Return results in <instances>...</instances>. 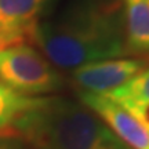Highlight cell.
Instances as JSON below:
<instances>
[{"mask_svg":"<svg viewBox=\"0 0 149 149\" xmlns=\"http://www.w3.org/2000/svg\"><path fill=\"white\" fill-rule=\"evenodd\" d=\"M35 43L66 70L127 55L123 0H69L51 19L39 22Z\"/></svg>","mask_w":149,"mask_h":149,"instance_id":"obj_1","label":"cell"},{"mask_svg":"<svg viewBox=\"0 0 149 149\" xmlns=\"http://www.w3.org/2000/svg\"><path fill=\"white\" fill-rule=\"evenodd\" d=\"M13 128L36 149H131L81 102L59 97L40 98Z\"/></svg>","mask_w":149,"mask_h":149,"instance_id":"obj_2","label":"cell"},{"mask_svg":"<svg viewBox=\"0 0 149 149\" xmlns=\"http://www.w3.org/2000/svg\"><path fill=\"white\" fill-rule=\"evenodd\" d=\"M0 81L26 97L48 94L64 87L62 76L31 44L0 50Z\"/></svg>","mask_w":149,"mask_h":149,"instance_id":"obj_3","label":"cell"},{"mask_svg":"<svg viewBox=\"0 0 149 149\" xmlns=\"http://www.w3.org/2000/svg\"><path fill=\"white\" fill-rule=\"evenodd\" d=\"M145 68L148 64L142 59L112 58L81 65L72 70L70 77L80 93L105 95L126 84Z\"/></svg>","mask_w":149,"mask_h":149,"instance_id":"obj_4","label":"cell"},{"mask_svg":"<svg viewBox=\"0 0 149 149\" xmlns=\"http://www.w3.org/2000/svg\"><path fill=\"white\" fill-rule=\"evenodd\" d=\"M50 0H0V50L35 43L40 15Z\"/></svg>","mask_w":149,"mask_h":149,"instance_id":"obj_5","label":"cell"},{"mask_svg":"<svg viewBox=\"0 0 149 149\" xmlns=\"http://www.w3.org/2000/svg\"><path fill=\"white\" fill-rule=\"evenodd\" d=\"M80 102L94 112L102 122L131 149H149V130L117 102L101 94L77 93Z\"/></svg>","mask_w":149,"mask_h":149,"instance_id":"obj_6","label":"cell"},{"mask_svg":"<svg viewBox=\"0 0 149 149\" xmlns=\"http://www.w3.org/2000/svg\"><path fill=\"white\" fill-rule=\"evenodd\" d=\"M105 95L117 102L149 130V68Z\"/></svg>","mask_w":149,"mask_h":149,"instance_id":"obj_7","label":"cell"},{"mask_svg":"<svg viewBox=\"0 0 149 149\" xmlns=\"http://www.w3.org/2000/svg\"><path fill=\"white\" fill-rule=\"evenodd\" d=\"M128 53L149 58V0H123Z\"/></svg>","mask_w":149,"mask_h":149,"instance_id":"obj_8","label":"cell"},{"mask_svg":"<svg viewBox=\"0 0 149 149\" xmlns=\"http://www.w3.org/2000/svg\"><path fill=\"white\" fill-rule=\"evenodd\" d=\"M39 101L40 98L22 95L0 81V130L13 128L17 120Z\"/></svg>","mask_w":149,"mask_h":149,"instance_id":"obj_9","label":"cell"},{"mask_svg":"<svg viewBox=\"0 0 149 149\" xmlns=\"http://www.w3.org/2000/svg\"><path fill=\"white\" fill-rule=\"evenodd\" d=\"M0 149H22V146L15 139H11V138L0 135Z\"/></svg>","mask_w":149,"mask_h":149,"instance_id":"obj_10","label":"cell"},{"mask_svg":"<svg viewBox=\"0 0 149 149\" xmlns=\"http://www.w3.org/2000/svg\"><path fill=\"white\" fill-rule=\"evenodd\" d=\"M148 59H149V58H148Z\"/></svg>","mask_w":149,"mask_h":149,"instance_id":"obj_11","label":"cell"}]
</instances>
